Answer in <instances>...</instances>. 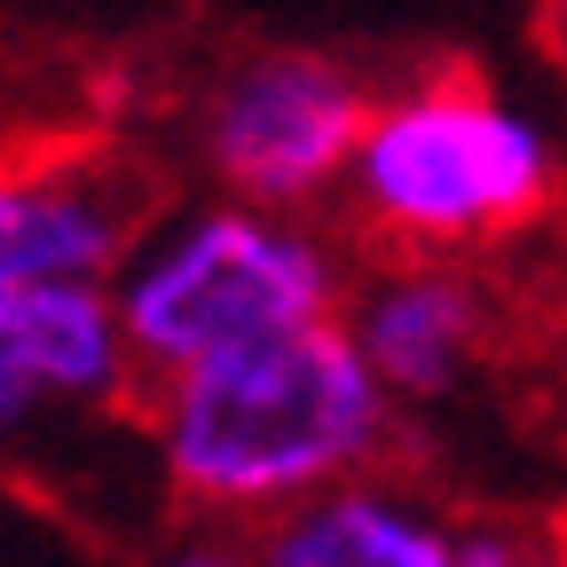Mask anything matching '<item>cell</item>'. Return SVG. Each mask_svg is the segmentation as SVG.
<instances>
[{
	"label": "cell",
	"mask_w": 567,
	"mask_h": 567,
	"mask_svg": "<svg viewBox=\"0 0 567 567\" xmlns=\"http://www.w3.org/2000/svg\"><path fill=\"white\" fill-rule=\"evenodd\" d=\"M394 425L402 402L379 386L347 323L151 379V450L182 505L221 528H260L354 473H379Z\"/></svg>",
	"instance_id": "obj_1"
},
{
	"label": "cell",
	"mask_w": 567,
	"mask_h": 567,
	"mask_svg": "<svg viewBox=\"0 0 567 567\" xmlns=\"http://www.w3.org/2000/svg\"><path fill=\"white\" fill-rule=\"evenodd\" d=\"M354 276L363 268L323 213L245 205L213 189L205 205H182L134 237L111 276V300L134 339L142 386H151L213 354L339 323Z\"/></svg>",
	"instance_id": "obj_2"
},
{
	"label": "cell",
	"mask_w": 567,
	"mask_h": 567,
	"mask_svg": "<svg viewBox=\"0 0 567 567\" xmlns=\"http://www.w3.org/2000/svg\"><path fill=\"white\" fill-rule=\"evenodd\" d=\"M551 189L559 142L528 103L457 71H417L371 103L339 205L386 252H481L528 229Z\"/></svg>",
	"instance_id": "obj_3"
},
{
	"label": "cell",
	"mask_w": 567,
	"mask_h": 567,
	"mask_svg": "<svg viewBox=\"0 0 567 567\" xmlns=\"http://www.w3.org/2000/svg\"><path fill=\"white\" fill-rule=\"evenodd\" d=\"M379 87L323 48H252L197 103V166L221 197L331 213L347 197Z\"/></svg>",
	"instance_id": "obj_4"
},
{
	"label": "cell",
	"mask_w": 567,
	"mask_h": 567,
	"mask_svg": "<svg viewBox=\"0 0 567 567\" xmlns=\"http://www.w3.org/2000/svg\"><path fill=\"white\" fill-rule=\"evenodd\" d=\"M347 339L402 410L450 402L481 347H488V292L457 252H386L347 292Z\"/></svg>",
	"instance_id": "obj_5"
},
{
	"label": "cell",
	"mask_w": 567,
	"mask_h": 567,
	"mask_svg": "<svg viewBox=\"0 0 567 567\" xmlns=\"http://www.w3.org/2000/svg\"><path fill=\"white\" fill-rule=\"evenodd\" d=\"M134 197L80 158H9L0 166V292L40 284H111L134 252Z\"/></svg>",
	"instance_id": "obj_6"
},
{
	"label": "cell",
	"mask_w": 567,
	"mask_h": 567,
	"mask_svg": "<svg viewBox=\"0 0 567 567\" xmlns=\"http://www.w3.org/2000/svg\"><path fill=\"white\" fill-rule=\"evenodd\" d=\"M457 528L434 496H417L386 473H354L308 505L252 528L260 567H465Z\"/></svg>",
	"instance_id": "obj_7"
},
{
	"label": "cell",
	"mask_w": 567,
	"mask_h": 567,
	"mask_svg": "<svg viewBox=\"0 0 567 567\" xmlns=\"http://www.w3.org/2000/svg\"><path fill=\"white\" fill-rule=\"evenodd\" d=\"M40 417H63V410H55V394L40 386L32 354H24V331H17L9 300H0V450H9V442H24Z\"/></svg>",
	"instance_id": "obj_8"
},
{
	"label": "cell",
	"mask_w": 567,
	"mask_h": 567,
	"mask_svg": "<svg viewBox=\"0 0 567 567\" xmlns=\"http://www.w3.org/2000/svg\"><path fill=\"white\" fill-rule=\"evenodd\" d=\"M457 559H465V567H536L528 536L505 528V520H465V528H457Z\"/></svg>",
	"instance_id": "obj_9"
},
{
	"label": "cell",
	"mask_w": 567,
	"mask_h": 567,
	"mask_svg": "<svg viewBox=\"0 0 567 567\" xmlns=\"http://www.w3.org/2000/svg\"><path fill=\"white\" fill-rule=\"evenodd\" d=\"M158 567H260L245 536H229L221 520H205L197 536H182L174 551H158Z\"/></svg>",
	"instance_id": "obj_10"
}]
</instances>
